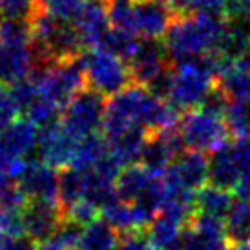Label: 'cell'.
I'll return each instance as SVG.
<instances>
[{
  "label": "cell",
  "instance_id": "cell-1",
  "mask_svg": "<svg viewBox=\"0 0 250 250\" xmlns=\"http://www.w3.org/2000/svg\"><path fill=\"white\" fill-rule=\"evenodd\" d=\"M227 19L219 13L177 15L167 33V51L174 64L205 59L219 51Z\"/></svg>",
  "mask_w": 250,
  "mask_h": 250
},
{
  "label": "cell",
  "instance_id": "cell-2",
  "mask_svg": "<svg viewBox=\"0 0 250 250\" xmlns=\"http://www.w3.org/2000/svg\"><path fill=\"white\" fill-rule=\"evenodd\" d=\"M217 83V68L212 57L174 64V84L170 103L181 111L197 110Z\"/></svg>",
  "mask_w": 250,
  "mask_h": 250
},
{
  "label": "cell",
  "instance_id": "cell-3",
  "mask_svg": "<svg viewBox=\"0 0 250 250\" xmlns=\"http://www.w3.org/2000/svg\"><path fill=\"white\" fill-rule=\"evenodd\" d=\"M31 77L39 84V93L61 111H64L75 95L88 88L81 57L59 61L49 66H35Z\"/></svg>",
  "mask_w": 250,
  "mask_h": 250
},
{
  "label": "cell",
  "instance_id": "cell-4",
  "mask_svg": "<svg viewBox=\"0 0 250 250\" xmlns=\"http://www.w3.org/2000/svg\"><path fill=\"white\" fill-rule=\"evenodd\" d=\"M81 62L86 75V86L104 97H115L128 86H132L128 64L104 49L95 48L83 53Z\"/></svg>",
  "mask_w": 250,
  "mask_h": 250
},
{
  "label": "cell",
  "instance_id": "cell-5",
  "mask_svg": "<svg viewBox=\"0 0 250 250\" xmlns=\"http://www.w3.org/2000/svg\"><path fill=\"white\" fill-rule=\"evenodd\" d=\"M179 135L185 148L190 152L212 153L229 143L230 132L223 117L197 108L183 115Z\"/></svg>",
  "mask_w": 250,
  "mask_h": 250
},
{
  "label": "cell",
  "instance_id": "cell-6",
  "mask_svg": "<svg viewBox=\"0 0 250 250\" xmlns=\"http://www.w3.org/2000/svg\"><path fill=\"white\" fill-rule=\"evenodd\" d=\"M106 104L108 103L104 101V95L91 88H84L64 108L61 125L79 141L97 135L99 130H103Z\"/></svg>",
  "mask_w": 250,
  "mask_h": 250
},
{
  "label": "cell",
  "instance_id": "cell-7",
  "mask_svg": "<svg viewBox=\"0 0 250 250\" xmlns=\"http://www.w3.org/2000/svg\"><path fill=\"white\" fill-rule=\"evenodd\" d=\"M119 199L132 205H145L159 214L163 199H165V185L163 177L148 172L145 167L125 168L117 179Z\"/></svg>",
  "mask_w": 250,
  "mask_h": 250
},
{
  "label": "cell",
  "instance_id": "cell-8",
  "mask_svg": "<svg viewBox=\"0 0 250 250\" xmlns=\"http://www.w3.org/2000/svg\"><path fill=\"white\" fill-rule=\"evenodd\" d=\"M126 64L130 70L132 84L141 88H148L157 77L163 75L170 66H174L168 57L167 46L159 41H148V39L137 44L133 55Z\"/></svg>",
  "mask_w": 250,
  "mask_h": 250
},
{
  "label": "cell",
  "instance_id": "cell-9",
  "mask_svg": "<svg viewBox=\"0 0 250 250\" xmlns=\"http://www.w3.org/2000/svg\"><path fill=\"white\" fill-rule=\"evenodd\" d=\"M163 183L167 187L183 188L197 194L208 183V159L205 157V153L190 150L183 152L165 172Z\"/></svg>",
  "mask_w": 250,
  "mask_h": 250
},
{
  "label": "cell",
  "instance_id": "cell-10",
  "mask_svg": "<svg viewBox=\"0 0 250 250\" xmlns=\"http://www.w3.org/2000/svg\"><path fill=\"white\" fill-rule=\"evenodd\" d=\"M183 150H185V145L181 141L179 130L148 133L145 150L141 155V167L163 177L165 172L172 167V163L183 153Z\"/></svg>",
  "mask_w": 250,
  "mask_h": 250
},
{
  "label": "cell",
  "instance_id": "cell-11",
  "mask_svg": "<svg viewBox=\"0 0 250 250\" xmlns=\"http://www.w3.org/2000/svg\"><path fill=\"white\" fill-rule=\"evenodd\" d=\"M59 183L61 174L55 168L41 159H29L17 185L28 201H59Z\"/></svg>",
  "mask_w": 250,
  "mask_h": 250
},
{
  "label": "cell",
  "instance_id": "cell-12",
  "mask_svg": "<svg viewBox=\"0 0 250 250\" xmlns=\"http://www.w3.org/2000/svg\"><path fill=\"white\" fill-rule=\"evenodd\" d=\"M22 221L26 236L35 243L55 237L59 227L64 221L62 207L59 201H28L22 210Z\"/></svg>",
  "mask_w": 250,
  "mask_h": 250
},
{
  "label": "cell",
  "instance_id": "cell-13",
  "mask_svg": "<svg viewBox=\"0 0 250 250\" xmlns=\"http://www.w3.org/2000/svg\"><path fill=\"white\" fill-rule=\"evenodd\" d=\"M79 139H75L61 123L41 130L37 155L42 163H46L55 170H64L71 167Z\"/></svg>",
  "mask_w": 250,
  "mask_h": 250
},
{
  "label": "cell",
  "instance_id": "cell-14",
  "mask_svg": "<svg viewBox=\"0 0 250 250\" xmlns=\"http://www.w3.org/2000/svg\"><path fill=\"white\" fill-rule=\"evenodd\" d=\"M41 130L31 121L21 119L0 132V159L29 161L39 148Z\"/></svg>",
  "mask_w": 250,
  "mask_h": 250
},
{
  "label": "cell",
  "instance_id": "cell-15",
  "mask_svg": "<svg viewBox=\"0 0 250 250\" xmlns=\"http://www.w3.org/2000/svg\"><path fill=\"white\" fill-rule=\"evenodd\" d=\"M175 13L172 7L161 0H143L135 6V35L148 41H159L167 37L168 29L174 24Z\"/></svg>",
  "mask_w": 250,
  "mask_h": 250
},
{
  "label": "cell",
  "instance_id": "cell-16",
  "mask_svg": "<svg viewBox=\"0 0 250 250\" xmlns=\"http://www.w3.org/2000/svg\"><path fill=\"white\" fill-rule=\"evenodd\" d=\"M110 19L106 9V0H86L81 13L73 21V28L81 37L86 49H95L101 46L103 39L110 31Z\"/></svg>",
  "mask_w": 250,
  "mask_h": 250
},
{
  "label": "cell",
  "instance_id": "cell-17",
  "mask_svg": "<svg viewBox=\"0 0 250 250\" xmlns=\"http://www.w3.org/2000/svg\"><path fill=\"white\" fill-rule=\"evenodd\" d=\"M37 66L31 46H6L0 41V84L15 86L26 81Z\"/></svg>",
  "mask_w": 250,
  "mask_h": 250
},
{
  "label": "cell",
  "instance_id": "cell-18",
  "mask_svg": "<svg viewBox=\"0 0 250 250\" xmlns=\"http://www.w3.org/2000/svg\"><path fill=\"white\" fill-rule=\"evenodd\" d=\"M241 174L234 152V143H227L210 153L208 159V185L227 192H236Z\"/></svg>",
  "mask_w": 250,
  "mask_h": 250
},
{
  "label": "cell",
  "instance_id": "cell-19",
  "mask_svg": "<svg viewBox=\"0 0 250 250\" xmlns=\"http://www.w3.org/2000/svg\"><path fill=\"white\" fill-rule=\"evenodd\" d=\"M187 229V225L163 214H157V217L146 230V236L150 239L153 250H181Z\"/></svg>",
  "mask_w": 250,
  "mask_h": 250
},
{
  "label": "cell",
  "instance_id": "cell-20",
  "mask_svg": "<svg viewBox=\"0 0 250 250\" xmlns=\"http://www.w3.org/2000/svg\"><path fill=\"white\" fill-rule=\"evenodd\" d=\"M148 133L145 130H132L123 135H119L115 139L106 141L108 143V155L117 163L119 167L128 168L133 167V163L141 161L143 150H145Z\"/></svg>",
  "mask_w": 250,
  "mask_h": 250
},
{
  "label": "cell",
  "instance_id": "cell-21",
  "mask_svg": "<svg viewBox=\"0 0 250 250\" xmlns=\"http://www.w3.org/2000/svg\"><path fill=\"white\" fill-rule=\"evenodd\" d=\"M119 247L121 232L113 229L104 217H97L86 225L79 243V250H119Z\"/></svg>",
  "mask_w": 250,
  "mask_h": 250
},
{
  "label": "cell",
  "instance_id": "cell-22",
  "mask_svg": "<svg viewBox=\"0 0 250 250\" xmlns=\"http://www.w3.org/2000/svg\"><path fill=\"white\" fill-rule=\"evenodd\" d=\"M225 236L230 247L250 245V199H234L225 217Z\"/></svg>",
  "mask_w": 250,
  "mask_h": 250
},
{
  "label": "cell",
  "instance_id": "cell-23",
  "mask_svg": "<svg viewBox=\"0 0 250 250\" xmlns=\"http://www.w3.org/2000/svg\"><path fill=\"white\" fill-rule=\"evenodd\" d=\"M88 190V179L86 172H81L77 168H64L61 170V183H59V201L62 207V214H66L71 207L86 199Z\"/></svg>",
  "mask_w": 250,
  "mask_h": 250
},
{
  "label": "cell",
  "instance_id": "cell-24",
  "mask_svg": "<svg viewBox=\"0 0 250 250\" xmlns=\"http://www.w3.org/2000/svg\"><path fill=\"white\" fill-rule=\"evenodd\" d=\"M108 157V143L101 135H90L79 141L71 161V168H77L81 172H90L95 167H99Z\"/></svg>",
  "mask_w": 250,
  "mask_h": 250
},
{
  "label": "cell",
  "instance_id": "cell-25",
  "mask_svg": "<svg viewBox=\"0 0 250 250\" xmlns=\"http://www.w3.org/2000/svg\"><path fill=\"white\" fill-rule=\"evenodd\" d=\"M232 205H234L232 192L215 188L212 185L199 190L195 195V212L212 215V217H219L223 221L232 208Z\"/></svg>",
  "mask_w": 250,
  "mask_h": 250
},
{
  "label": "cell",
  "instance_id": "cell-26",
  "mask_svg": "<svg viewBox=\"0 0 250 250\" xmlns=\"http://www.w3.org/2000/svg\"><path fill=\"white\" fill-rule=\"evenodd\" d=\"M225 123L229 126L230 135L236 139H243L250 135V97L236 99L230 101L227 113H225Z\"/></svg>",
  "mask_w": 250,
  "mask_h": 250
},
{
  "label": "cell",
  "instance_id": "cell-27",
  "mask_svg": "<svg viewBox=\"0 0 250 250\" xmlns=\"http://www.w3.org/2000/svg\"><path fill=\"white\" fill-rule=\"evenodd\" d=\"M42 9V0H0V21L33 22Z\"/></svg>",
  "mask_w": 250,
  "mask_h": 250
},
{
  "label": "cell",
  "instance_id": "cell-28",
  "mask_svg": "<svg viewBox=\"0 0 250 250\" xmlns=\"http://www.w3.org/2000/svg\"><path fill=\"white\" fill-rule=\"evenodd\" d=\"M137 39L133 33H128V31H123V29H115L111 28L106 37L103 39L101 42V46L99 48L111 53V55L119 57L121 61H125L128 62L130 61V57L133 55V51L137 48Z\"/></svg>",
  "mask_w": 250,
  "mask_h": 250
},
{
  "label": "cell",
  "instance_id": "cell-29",
  "mask_svg": "<svg viewBox=\"0 0 250 250\" xmlns=\"http://www.w3.org/2000/svg\"><path fill=\"white\" fill-rule=\"evenodd\" d=\"M135 0H106L110 26L135 35Z\"/></svg>",
  "mask_w": 250,
  "mask_h": 250
},
{
  "label": "cell",
  "instance_id": "cell-30",
  "mask_svg": "<svg viewBox=\"0 0 250 250\" xmlns=\"http://www.w3.org/2000/svg\"><path fill=\"white\" fill-rule=\"evenodd\" d=\"M234 152H236V159L239 165V174L241 181L239 187L236 188V195L241 199H250V139H236L234 143Z\"/></svg>",
  "mask_w": 250,
  "mask_h": 250
},
{
  "label": "cell",
  "instance_id": "cell-31",
  "mask_svg": "<svg viewBox=\"0 0 250 250\" xmlns=\"http://www.w3.org/2000/svg\"><path fill=\"white\" fill-rule=\"evenodd\" d=\"M230 245L225 236H210L188 227L181 250H229Z\"/></svg>",
  "mask_w": 250,
  "mask_h": 250
},
{
  "label": "cell",
  "instance_id": "cell-32",
  "mask_svg": "<svg viewBox=\"0 0 250 250\" xmlns=\"http://www.w3.org/2000/svg\"><path fill=\"white\" fill-rule=\"evenodd\" d=\"M44 4V11L49 13L62 22H70L73 24L81 9L84 7L86 0H42Z\"/></svg>",
  "mask_w": 250,
  "mask_h": 250
},
{
  "label": "cell",
  "instance_id": "cell-33",
  "mask_svg": "<svg viewBox=\"0 0 250 250\" xmlns=\"http://www.w3.org/2000/svg\"><path fill=\"white\" fill-rule=\"evenodd\" d=\"M170 7L177 15H197V13L223 15L225 0H174Z\"/></svg>",
  "mask_w": 250,
  "mask_h": 250
},
{
  "label": "cell",
  "instance_id": "cell-34",
  "mask_svg": "<svg viewBox=\"0 0 250 250\" xmlns=\"http://www.w3.org/2000/svg\"><path fill=\"white\" fill-rule=\"evenodd\" d=\"M83 230L84 227L79 225L77 221H71V219H64L62 225L59 227L55 234V239H59L61 243L66 247V249H79V243H81V237H83Z\"/></svg>",
  "mask_w": 250,
  "mask_h": 250
},
{
  "label": "cell",
  "instance_id": "cell-35",
  "mask_svg": "<svg viewBox=\"0 0 250 250\" xmlns=\"http://www.w3.org/2000/svg\"><path fill=\"white\" fill-rule=\"evenodd\" d=\"M119 250H153L152 243L143 232H130L121 234V247Z\"/></svg>",
  "mask_w": 250,
  "mask_h": 250
},
{
  "label": "cell",
  "instance_id": "cell-36",
  "mask_svg": "<svg viewBox=\"0 0 250 250\" xmlns=\"http://www.w3.org/2000/svg\"><path fill=\"white\" fill-rule=\"evenodd\" d=\"M35 250H70L66 249L59 239H55V237H51V239H48V241H42V243H37Z\"/></svg>",
  "mask_w": 250,
  "mask_h": 250
},
{
  "label": "cell",
  "instance_id": "cell-37",
  "mask_svg": "<svg viewBox=\"0 0 250 250\" xmlns=\"http://www.w3.org/2000/svg\"><path fill=\"white\" fill-rule=\"evenodd\" d=\"M243 21L250 24V0H245V11H243Z\"/></svg>",
  "mask_w": 250,
  "mask_h": 250
},
{
  "label": "cell",
  "instance_id": "cell-38",
  "mask_svg": "<svg viewBox=\"0 0 250 250\" xmlns=\"http://www.w3.org/2000/svg\"><path fill=\"white\" fill-rule=\"evenodd\" d=\"M229 250H250V245H236V247H230Z\"/></svg>",
  "mask_w": 250,
  "mask_h": 250
},
{
  "label": "cell",
  "instance_id": "cell-39",
  "mask_svg": "<svg viewBox=\"0 0 250 250\" xmlns=\"http://www.w3.org/2000/svg\"><path fill=\"white\" fill-rule=\"evenodd\" d=\"M161 2H165V4H168V6H172V2H174V0H161Z\"/></svg>",
  "mask_w": 250,
  "mask_h": 250
},
{
  "label": "cell",
  "instance_id": "cell-40",
  "mask_svg": "<svg viewBox=\"0 0 250 250\" xmlns=\"http://www.w3.org/2000/svg\"><path fill=\"white\" fill-rule=\"evenodd\" d=\"M135 2H143V0H135Z\"/></svg>",
  "mask_w": 250,
  "mask_h": 250
},
{
  "label": "cell",
  "instance_id": "cell-41",
  "mask_svg": "<svg viewBox=\"0 0 250 250\" xmlns=\"http://www.w3.org/2000/svg\"><path fill=\"white\" fill-rule=\"evenodd\" d=\"M71 250H79V249H71Z\"/></svg>",
  "mask_w": 250,
  "mask_h": 250
}]
</instances>
